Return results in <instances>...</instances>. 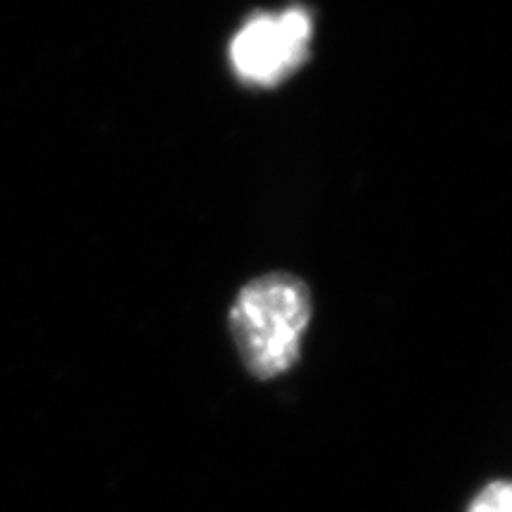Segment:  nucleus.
Segmentation results:
<instances>
[{"label":"nucleus","instance_id":"nucleus-1","mask_svg":"<svg viewBox=\"0 0 512 512\" xmlns=\"http://www.w3.org/2000/svg\"><path fill=\"white\" fill-rule=\"evenodd\" d=\"M311 320V294L290 273H268L242 287L230 309V332L245 368L273 380L302 356Z\"/></svg>","mask_w":512,"mask_h":512},{"label":"nucleus","instance_id":"nucleus-2","mask_svg":"<svg viewBox=\"0 0 512 512\" xmlns=\"http://www.w3.org/2000/svg\"><path fill=\"white\" fill-rule=\"evenodd\" d=\"M313 22L306 8H287L280 15H256L230 41V64L240 81L271 88L302 67L309 57Z\"/></svg>","mask_w":512,"mask_h":512},{"label":"nucleus","instance_id":"nucleus-3","mask_svg":"<svg viewBox=\"0 0 512 512\" xmlns=\"http://www.w3.org/2000/svg\"><path fill=\"white\" fill-rule=\"evenodd\" d=\"M467 512H512V489L505 479L486 484Z\"/></svg>","mask_w":512,"mask_h":512}]
</instances>
